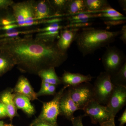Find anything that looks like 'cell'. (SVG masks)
<instances>
[{"instance_id":"cell-6","label":"cell","mask_w":126,"mask_h":126,"mask_svg":"<svg viewBox=\"0 0 126 126\" xmlns=\"http://www.w3.org/2000/svg\"><path fill=\"white\" fill-rule=\"evenodd\" d=\"M93 87L94 100L106 106L115 87L111 81L110 75L105 72H101Z\"/></svg>"},{"instance_id":"cell-28","label":"cell","mask_w":126,"mask_h":126,"mask_svg":"<svg viewBox=\"0 0 126 126\" xmlns=\"http://www.w3.org/2000/svg\"><path fill=\"white\" fill-rule=\"evenodd\" d=\"M1 23L2 26L16 24L13 14L9 13H6L4 15L1 20Z\"/></svg>"},{"instance_id":"cell-22","label":"cell","mask_w":126,"mask_h":126,"mask_svg":"<svg viewBox=\"0 0 126 126\" xmlns=\"http://www.w3.org/2000/svg\"><path fill=\"white\" fill-rule=\"evenodd\" d=\"M60 32L59 31L39 32L36 34L35 38L44 42H54L56 39H59Z\"/></svg>"},{"instance_id":"cell-8","label":"cell","mask_w":126,"mask_h":126,"mask_svg":"<svg viewBox=\"0 0 126 126\" xmlns=\"http://www.w3.org/2000/svg\"><path fill=\"white\" fill-rule=\"evenodd\" d=\"M82 110L84 112V116L89 117L93 124L101 125L111 119L106 106L100 104L95 100L89 102Z\"/></svg>"},{"instance_id":"cell-38","label":"cell","mask_w":126,"mask_h":126,"mask_svg":"<svg viewBox=\"0 0 126 126\" xmlns=\"http://www.w3.org/2000/svg\"><path fill=\"white\" fill-rule=\"evenodd\" d=\"M102 19L104 21H113L126 20V18L125 16H118V17H112L109 18H102Z\"/></svg>"},{"instance_id":"cell-2","label":"cell","mask_w":126,"mask_h":126,"mask_svg":"<svg viewBox=\"0 0 126 126\" xmlns=\"http://www.w3.org/2000/svg\"><path fill=\"white\" fill-rule=\"evenodd\" d=\"M120 33V31H109L88 28L79 33L75 40L79 50L85 56L114 42Z\"/></svg>"},{"instance_id":"cell-30","label":"cell","mask_w":126,"mask_h":126,"mask_svg":"<svg viewBox=\"0 0 126 126\" xmlns=\"http://www.w3.org/2000/svg\"><path fill=\"white\" fill-rule=\"evenodd\" d=\"M12 0H0V10H6L14 3Z\"/></svg>"},{"instance_id":"cell-19","label":"cell","mask_w":126,"mask_h":126,"mask_svg":"<svg viewBox=\"0 0 126 126\" xmlns=\"http://www.w3.org/2000/svg\"><path fill=\"white\" fill-rule=\"evenodd\" d=\"M86 11L83 13L95 14L97 12L111 6L107 0H83Z\"/></svg>"},{"instance_id":"cell-24","label":"cell","mask_w":126,"mask_h":126,"mask_svg":"<svg viewBox=\"0 0 126 126\" xmlns=\"http://www.w3.org/2000/svg\"><path fill=\"white\" fill-rule=\"evenodd\" d=\"M95 14H97V18H109L118 16H124L123 14L118 12L111 6L107 7L100 11L97 12Z\"/></svg>"},{"instance_id":"cell-9","label":"cell","mask_w":126,"mask_h":126,"mask_svg":"<svg viewBox=\"0 0 126 126\" xmlns=\"http://www.w3.org/2000/svg\"><path fill=\"white\" fill-rule=\"evenodd\" d=\"M126 104V87L115 86L107 105L111 119H115L116 115Z\"/></svg>"},{"instance_id":"cell-43","label":"cell","mask_w":126,"mask_h":126,"mask_svg":"<svg viewBox=\"0 0 126 126\" xmlns=\"http://www.w3.org/2000/svg\"><path fill=\"white\" fill-rule=\"evenodd\" d=\"M4 15H2L1 13H0V26H1V20H2V17H3Z\"/></svg>"},{"instance_id":"cell-45","label":"cell","mask_w":126,"mask_h":126,"mask_svg":"<svg viewBox=\"0 0 126 126\" xmlns=\"http://www.w3.org/2000/svg\"><path fill=\"white\" fill-rule=\"evenodd\" d=\"M4 126H15L12 124H5Z\"/></svg>"},{"instance_id":"cell-7","label":"cell","mask_w":126,"mask_h":126,"mask_svg":"<svg viewBox=\"0 0 126 126\" xmlns=\"http://www.w3.org/2000/svg\"><path fill=\"white\" fill-rule=\"evenodd\" d=\"M68 88L71 98L79 110H82L89 102L94 100L93 87L89 82Z\"/></svg>"},{"instance_id":"cell-32","label":"cell","mask_w":126,"mask_h":126,"mask_svg":"<svg viewBox=\"0 0 126 126\" xmlns=\"http://www.w3.org/2000/svg\"><path fill=\"white\" fill-rule=\"evenodd\" d=\"M84 116L74 117L71 120L73 126H84L82 123V118Z\"/></svg>"},{"instance_id":"cell-10","label":"cell","mask_w":126,"mask_h":126,"mask_svg":"<svg viewBox=\"0 0 126 126\" xmlns=\"http://www.w3.org/2000/svg\"><path fill=\"white\" fill-rule=\"evenodd\" d=\"M33 6L35 18L36 20L62 17L64 16L56 14L48 0H34Z\"/></svg>"},{"instance_id":"cell-5","label":"cell","mask_w":126,"mask_h":126,"mask_svg":"<svg viewBox=\"0 0 126 126\" xmlns=\"http://www.w3.org/2000/svg\"><path fill=\"white\" fill-rule=\"evenodd\" d=\"M102 60L105 72L111 76L122 67L126 62V56L117 47L109 46L102 56Z\"/></svg>"},{"instance_id":"cell-33","label":"cell","mask_w":126,"mask_h":126,"mask_svg":"<svg viewBox=\"0 0 126 126\" xmlns=\"http://www.w3.org/2000/svg\"><path fill=\"white\" fill-rule=\"evenodd\" d=\"M50 85V84H49L42 82L41 87L40 90L38 92L36 93L38 97L39 96H44L45 93L48 89Z\"/></svg>"},{"instance_id":"cell-34","label":"cell","mask_w":126,"mask_h":126,"mask_svg":"<svg viewBox=\"0 0 126 126\" xmlns=\"http://www.w3.org/2000/svg\"><path fill=\"white\" fill-rule=\"evenodd\" d=\"M56 87L55 85L50 84L44 95H54L56 93Z\"/></svg>"},{"instance_id":"cell-18","label":"cell","mask_w":126,"mask_h":126,"mask_svg":"<svg viewBox=\"0 0 126 126\" xmlns=\"http://www.w3.org/2000/svg\"><path fill=\"white\" fill-rule=\"evenodd\" d=\"M55 68L52 67L39 72L38 75L41 78L42 82L56 86L62 83L60 78L56 74Z\"/></svg>"},{"instance_id":"cell-29","label":"cell","mask_w":126,"mask_h":126,"mask_svg":"<svg viewBox=\"0 0 126 126\" xmlns=\"http://www.w3.org/2000/svg\"><path fill=\"white\" fill-rule=\"evenodd\" d=\"M91 22L86 23H68L65 26H64V29H77L88 27L92 25Z\"/></svg>"},{"instance_id":"cell-15","label":"cell","mask_w":126,"mask_h":126,"mask_svg":"<svg viewBox=\"0 0 126 126\" xmlns=\"http://www.w3.org/2000/svg\"><path fill=\"white\" fill-rule=\"evenodd\" d=\"M13 92V89H9L4 91L0 94V101L5 105L8 117L11 121H12L15 117L18 116L14 102L15 94L12 93Z\"/></svg>"},{"instance_id":"cell-1","label":"cell","mask_w":126,"mask_h":126,"mask_svg":"<svg viewBox=\"0 0 126 126\" xmlns=\"http://www.w3.org/2000/svg\"><path fill=\"white\" fill-rule=\"evenodd\" d=\"M0 49L12 55L20 71L31 74L59 67L68 57L67 53L59 49L56 41L44 42L32 36L16 37L0 45Z\"/></svg>"},{"instance_id":"cell-37","label":"cell","mask_w":126,"mask_h":126,"mask_svg":"<svg viewBox=\"0 0 126 126\" xmlns=\"http://www.w3.org/2000/svg\"><path fill=\"white\" fill-rule=\"evenodd\" d=\"M118 121L120 122V126H124L126 123V109H125L124 112L123 113L121 117L118 119Z\"/></svg>"},{"instance_id":"cell-40","label":"cell","mask_w":126,"mask_h":126,"mask_svg":"<svg viewBox=\"0 0 126 126\" xmlns=\"http://www.w3.org/2000/svg\"><path fill=\"white\" fill-rule=\"evenodd\" d=\"M118 2L120 6L121 7L123 11L126 12V0H119Z\"/></svg>"},{"instance_id":"cell-3","label":"cell","mask_w":126,"mask_h":126,"mask_svg":"<svg viewBox=\"0 0 126 126\" xmlns=\"http://www.w3.org/2000/svg\"><path fill=\"white\" fill-rule=\"evenodd\" d=\"M34 0H27L14 3L11 7L12 14L19 27H27L44 24L43 20L35 18L33 3Z\"/></svg>"},{"instance_id":"cell-23","label":"cell","mask_w":126,"mask_h":126,"mask_svg":"<svg viewBox=\"0 0 126 126\" xmlns=\"http://www.w3.org/2000/svg\"><path fill=\"white\" fill-rule=\"evenodd\" d=\"M49 1L56 14L65 15L68 0H50Z\"/></svg>"},{"instance_id":"cell-4","label":"cell","mask_w":126,"mask_h":126,"mask_svg":"<svg viewBox=\"0 0 126 126\" xmlns=\"http://www.w3.org/2000/svg\"><path fill=\"white\" fill-rule=\"evenodd\" d=\"M69 87V86H64L56 93L51 101L44 103L40 114L31 123L43 122L52 126H59L57 118L60 115V101L66 89Z\"/></svg>"},{"instance_id":"cell-20","label":"cell","mask_w":126,"mask_h":126,"mask_svg":"<svg viewBox=\"0 0 126 126\" xmlns=\"http://www.w3.org/2000/svg\"><path fill=\"white\" fill-rule=\"evenodd\" d=\"M86 11L83 0H68L65 14L69 16Z\"/></svg>"},{"instance_id":"cell-16","label":"cell","mask_w":126,"mask_h":126,"mask_svg":"<svg viewBox=\"0 0 126 126\" xmlns=\"http://www.w3.org/2000/svg\"><path fill=\"white\" fill-rule=\"evenodd\" d=\"M14 93V102L16 108L22 110L28 116L33 115L35 112V110L31 104L30 99L22 94Z\"/></svg>"},{"instance_id":"cell-17","label":"cell","mask_w":126,"mask_h":126,"mask_svg":"<svg viewBox=\"0 0 126 126\" xmlns=\"http://www.w3.org/2000/svg\"><path fill=\"white\" fill-rule=\"evenodd\" d=\"M16 65V61L12 55L0 49V77L11 70Z\"/></svg>"},{"instance_id":"cell-13","label":"cell","mask_w":126,"mask_h":126,"mask_svg":"<svg viewBox=\"0 0 126 126\" xmlns=\"http://www.w3.org/2000/svg\"><path fill=\"white\" fill-rule=\"evenodd\" d=\"M62 83L64 86L74 87L84 82H88L92 81L93 77L90 74L84 75L81 74L70 73L64 71L62 77L60 78Z\"/></svg>"},{"instance_id":"cell-11","label":"cell","mask_w":126,"mask_h":126,"mask_svg":"<svg viewBox=\"0 0 126 126\" xmlns=\"http://www.w3.org/2000/svg\"><path fill=\"white\" fill-rule=\"evenodd\" d=\"M59 109L60 115L64 116L70 121L74 117L75 112L79 110L71 98L68 89L65 90L61 98L60 101Z\"/></svg>"},{"instance_id":"cell-41","label":"cell","mask_w":126,"mask_h":126,"mask_svg":"<svg viewBox=\"0 0 126 126\" xmlns=\"http://www.w3.org/2000/svg\"><path fill=\"white\" fill-rule=\"evenodd\" d=\"M29 126H52L50 124L43 122H39L34 123H31Z\"/></svg>"},{"instance_id":"cell-26","label":"cell","mask_w":126,"mask_h":126,"mask_svg":"<svg viewBox=\"0 0 126 126\" xmlns=\"http://www.w3.org/2000/svg\"><path fill=\"white\" fill-rule=\"evenodd\" d=\"M97 18V14H90L88 13H79L77 15L69 16L66 18V19L68 22L74 20H80L92 19L93 18Z\"/></svg>"},{"instance_id":"cell-21","label":"cell","mask_w":126,"mask_h":126,"mask_svg":"<svg viewBox=\"0 0 126 126\" xmlns=\"http://www.w3.org/2000/svg\"><path fill=\"white\" fill-rule=\"evenodd\" d=\"M110 79L114 86L126 87V62L118 72L110 76Z\"/></svg>"},{"instance_id":"cell-14","label":"cell","mask_w":126,"mask_h":126,"mask_svg":"<svg viewBox=\"0 0 126 126\" xmlns=\"http://www.w3.org/2000/svg\"><path fill=\"white\" fill-rule=\"evenodd\" d=\"M13 91L14 93L27 97L30 101L38 99L36 93L34 91L28 79L24 76H21L19 78Z\"/></svg>"},{"instance_id":"cell-25","label":"cell","mask_w":126,"mask_h":126,"mask_svg":"<svg viewBox=\"0 0 126 126\" xmlns=\"http://www.w3.org/2000/svg\"><path fill=\"white\" fill-rule=\"evenodd\" d=\"M35 32V30L21 31L18 30L16 29H12L5 31L4 33L0 34V39L6 38H15L18 37L20 34H29Z\"/></svg>"},{"instance_id":"cell-31","label":"cell","mask_w":126,"mask_h":126,"mask_svg":"<svg viewBox=\"0 0 126 126\" xmlns=\"http://www.w3.org/2000/svg\"><path fill=\"white\" fill-rule=\"evenodd\" d=\"M126 23V20L104 21V23L108 27L116 26Z\"/></svg>"},{"instance_id":"cell-44","label":"cell","mask_w":126,"mask_h":126,"mask_svg":"<svg viewBox=\"0 0 126 126\" xmlns=\"http://www.w3.org/2000/svg\"><path fill=\"white\" fill-rule=\"evenodd\" d=\"M4 122L2 121H0V126H4Z\"/></svg>"},{"instance_id":"cell-39","label":"cell","mask_w":126,"mask_h":126,"mask_svg":"<svg viewBox=\"0 0 126 126\" xmlns=\"http://www.w3.org/2000/svg\"><path fill=\"white\" fill-rule=\"evenodd\" d=\"M101 126H116L115 123V119H110L108 121L100 125Z\"/></svg>"},{"instance_id":"cell-35","label":"cell","mask_w":126,"mask_h":126,"mask_svg":"<svg viewBox=\"0 0 126 126\" xmlns=\"http://www.w3.org/2000/svg\"><path fill=\"white\" fill-rule=\"evenodd\" d=\"M8 117L6 108L4 104L0 101V118Z\"/></svg>"},{"instance_id":"cell-36","label":"cell","mask_w":126,"mask_h":126,"mask_svg":"<svg viewBox=\"0 0 126 126\" xmlns=\"http://www.w3.org/2000/svg\"><path fill=\"white\" fill-rule=\"evenodd\" d=\"M121 35L120 39L124 44H126V25H124L122 27V29L121 31Z\"/></svg>"},{"instance_id":"cell-12","label":"cell","mask_w":126,"mask_h":126,"mask_svg":"<svg viewBox=\"0 0 126 126\" xmlns=\"http://www.w3.org/2000/svg\"><path fill=\"white\" fill-rule=\"evenodd\" d=\"M79 29H67L62 30L60 32L59 37L56 45L59 49L64 53H67L68 49L78 34Z\"/></svg>"},{"instance_id":"cell-42","label":"cell","mask_w":126,"mask_h":126,"mask_svg":"<svg viewBox=\"0 0 126 126\" xmlns=\"http://www.w3.org/2000/svg\"><path fill=\"white\" fill-rule=\"evenodd\" d=\"M15 38H3L0 39V45L2 44L3 43L9 41L11 40H12L14 39Z\"/></svg>"},{"instance_id":"cell-27","label":"cell","mask_w":126,"mask_h":126,"mask_svg":"<svg viewBox=\"0 0 126 126\" xmlns=\"http://www.w3.org/2000/svg\"><path fill=\"white\" fill-rule=\"evenodd\" d=\"M64 28V26L61 25L60 23H54L47 25L45 27L41 29H37L36 32H45L57 31L61 30Z\"/></svg>"}]
</instances>
